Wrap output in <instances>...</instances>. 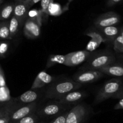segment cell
<instances>
[{
  "label": "cell",
  "instance_id": "6da1fadb",
  "mask_svg": "<svg viewBox=\"0 0 123 123\" xmlns=\"http://www.w3.org/2000/svg\"><path fill=\"white\" fill-rule=\"evenodd\" d=\"M82 84L69 78L55 79L50 84L45 87L44 100H60L70 92L78 90Z\"/></svg>",
  "mask_w": 123,
  "mask_h": 123
},
{
  "label": "cell",
  "instance_id": "7a4b0ae2",
  "mask_svg": "<svg viewBox=\"0 0 123 123\" xmlns=\"http://www.w3.org/2000/svg\"><path fill=\"white\" fill-rule=\"evenodd\" d=\"M116 62V56L109 49L91 52V54L80 70H98Z\"/></svg>",
  "mask_w": 123,
  "mask_h": 123
},
{
  "label": "cell",
  "instance_id": "3957f363",
  "mask_svg": "<svg viewBox=\"0 0 123 123\" xmlns=\"http://www.w3.org/2000/svg\"><path fill=\"white\" fill-rule=\"evenodd\" d=\"M47 102H40L36 110V114L40 119L56 117L64 112L69 110L73 106H66L58 100H48Z\"/></svg>",
  "mask_w": 123,
  "mask_h": 123
},
{
  "label": "cell",
  "instance_id": "277c9868",
  "mask_svg": "<svg viewBox=\"0 0 123 123\" xmlns=\"http://www.w3.org/2000/svg\"><path fill=\"white\" fill-rule=\"evenodd\" d=\"M123 86V79L120 77H114L106 81L95 96L94 104H98L107 99L113 98Z\"/></svg>",
  "mask_w": 123,
  "mask_h": 123
},
{
  "label": "cell",
  "instance_id": "5b68a950",
  "mask_svg": "<svg viewBox=\"0 0 123 123\" xmlns=\"http://www.w3.org/2000/svg\"><path fill=\"white\" fill-rule=\"evenodd\" d=\"M92 108L87 104L80 102L68 111L66 123H85L92 112Z\"/></svg>",
  "mask_w": 123,
  "mask_h": 123
},
{
  "label": "cell",
  "instance_id": "8992f818",
  "mask_svg": "<svg viewBox=\"0 0 123 123\" xmlns=\"http://www.w3.org/2000/svg\"><path fill=\"white\" fill-rule=\"evenodd\" d=\"M45 88L38 89H30L23 93L18 97L13 98L19 106L34 102H42L44 101Z\"/></svg>",
  "mask_w": 123,
  "mask_h": 123
},
{
  "label": "cell",
  "instance_id": "52a82bcc",
  "mask_svg": "<svg viewBox=\"0 0 123 123\" xmlns=\"http://www.w3.org/2000/svg\"><path fill=\"white\" fill-rule=\"evenodd\" d=\"M105 74L98 70H80L73 76V80L80 84H86L96 82L104 77Z\"/></svg>",
  "mask_w": 123,
  "mask_h": 123
},
{
  "label": "cell",
  "instance_id": "ba28073f",
  "mask_svg": "<svg viewBox=\"0 0 123 123\" xmlns=\"http://www.w3.org/2000/svg\"><path fill=\"white\" fill-rule=\"evenodd\" d=\"M121 20V17L115 12H108L98 16L94 21V25L97 28L115 26Z\"/></svg>",
  "mask_w": 123,
  "mask_h": 123
},
{
  "label": "cell",
  "instance_id": "9c48e42d",
  "mask_svg": "<svg viewBox=\"0 0 123 123\" xmlns=\"http://www.w3.org/2000/svg\"><path fill=\"white\" fill-rule=\"evenodd\" d=\"M40 102H34L26 104L21 105L14 109L10 115V123H13L26 116L36 112Z\"/></svg>",
  "mask_w": 123,
  "mask_h": 123
},
{
  "label": "cell",
  "instance_id": "30bf717a",
  "mask_svg": "<svg viewBox=\"0 0 123 123\" xmlns=\"http://www.w3.org/2000/svg\"><path fill=\"white\" fill-rule=\"evenodd\" d=\"M91 54V52L86 49L71 52L66 55L64 65L69 67L77 66L84 62H86Z\"/></svg>",
  "mask_w": 123,
  "mask_h": 123
},
{
  "label": "cell",
  "instance_id": "8fae6325",
  "mask_svg": "<svg viewBox=\"0 0 123 123\" xmlns=\"http://www.w3.org/2000/svg\"><path fill=\"white\" fill-rule=\"evenodd\" d=\"M88 96V94L85 90H75L70 92L58 100L61 103L66 106H74L81 102L84 99Z\"/></svg>",
  "mask_w": 123,
  "mask_h": 123
},
{
  "label": "cell",
  "instance_id": "7c38bea8",
  "mask_svg": "<svg viewBox=\"0 0 123 123\" xmlns=\"http://www.w3.org/2000/svg\"><path fill=\"white\" fill-rule=\"evenodd\" d=\"M24 34L30 39H36L40 37L41 25L35 19L28 17L24 24Z\"/></svg>",
  "mask_w": 123,
  "mask_h": 123
},
{
  "label": "cell",
  "instance_id": "4fadbf2b",
  "mask_svg": "<svg viewBox=\"0 0 123 123\" xmlns=\"http://www.w3.org/2000/svg\"><path fill=\"white\" fill-rule=\"evenodd\" d=\"M85 34L91 38L86 46V49L88 51H94L100 45L101 43L103 42H106L104 37L97 29L86 31L85 32Z\"/></svg>",
  "mask_w": 123,
  "mask_h": 123
},
{
  "label": "cell",
  "instance_id": "5bb4252c",
  "mask_svg": "<svg viewBox=\"0 0 123 123\" xmlns=\"http://www.w3.org/2000/svg\"><path fill=\"white\" fill-rule=\"evenodd\" d=\"M13 15L20 19L23 24L28 16L30 7L25 0H15ZM24 26V25H23Z\"/></svg>",
  "mask_w": 123,
  "mask_h": 123
},
{
  "label": "cell",
  "instance_id": "9a60e30c",
  "mask_svg": "<svg viewBox=\"0 0 123 123\" xmlns=\"http://www.w3.org/2000/svg\"><path fill=\"white\" fill-rule=\"evenodd\" d=\"M55 77L50 75L45 71H40L36 76L31 87V89H38L44 88L52 83Z\"/></svg>",
  "mask_w": 123,
  "mask_h": 123
},
{
  "label": "cell",
  "instance_id": "2e32d148",
  "mask_svg": "<svg viewBox=\"0 0 123 123\" xmlns=\"http://www.w3.org/2000/svg\"><path fill=\"white\" fill-rule=\"evenodd\" d=\"M98 70L103 72L105 75L121 78L123 77V63L121 62H115Z\"/></svg>",
  "mask_w": 123,
  "mask_h": 123
},
{
  "label": "cell",
  "instance_id": "e0dca14e",
  "mask_svg": "<svg viewBox=\"0 0 123 123\" xmlns=\"http://www.w3.org/2000/svg\"><path fill=\"white\" fill-rule=\"evenodd\" d=\"M97 29L102 34L106 42L114 43L117 37L120 35V28L116 26H109Z\"/></svg>",
  "mask_w": 123,
  "mask_h": 123
},
{
  "label": "cell",
  "instance_id": "ac0fdd59",
  "mask_svg": "<svg viewBox=\"0 0 123 123\" xmlns=\"http://www.w3.org/2000/svg\"><path fill=\"white\" fill-rule=\"evenodd\" d=\"M14 2H7L0 8V21L8 20L13 15Z\"/></svg>",
  "mask_w": 123,
  "mask_h": 123
},
{
  "label": "cell",
  "instance_id": "d6986e66",
  "mask_svg": "<svg viewBox=\"0 0 123 123\" xmlns=\"http://www.w3.org/2000/svg\"><path fill=\"white\" fill-rule=\"evenodd\" d=\"M24 25L20 19H18L15 16L13 15L9 19V30L10 33V37L13 39L17 34L18 33L20 27Z\"/></svg>",
  "mask_w": 123,
  "mask_h": 123
},
{
  "label": "cell",
  "instance_id": "ffe728a7",
  "mask_svg": "<svg viewBox=\"0 0 123 123\" xmlns=\"http://www.w3.org/2000/svg\"><path fill=\"white\" fill-rule=\"evenodd\" d=\"M66 62V55H60V54H51L49 56L47 60L46 68H49L56 64L64 65Z\"/></svg>",
  "mask_w": 123,
  "mask_h": 123
},
{
  "label": "cell",
  "instance_id": "44dd1931",
  "mask_svg": "<svg viewBox=\"0 0 123 123\" xmlns=\"http://www.w3.org/2000/svg\"><path fill=\"white\" fill-rule=\"evenodd\" d=\"M12 40L9 30V20L0 22V41Z\"/></svg>",
  "mask_w": 123,
  "mask_h": 123
},
{
  "label": "cell",
  "instance_id": "7402d4cb",
  "mask_svg": "<svg viewBox=\"0 0 123 123\" xmlns=\"http://www.w3.org/2000/svg\"><path fill=\"white\" fill-rule=\"evenodd\" d=\"M53 0H41V12L43 15V20L46 22L49 14V7L52 4Z\"/></svg>",
  "mask_w": 123,
  "mask_h": 123
},
{
  "label": "cell",
  "instance_id": "603a6c76",
  "mask_svg": "<svg viewBox=\"0 0 123 123\" xmlns=\"http://www.w3.org/2000/svg\"><path fill=\"white\" fill-rule=\"evenodd\" d=\"M40 118L35 112V113L26 116L13 123H37L38 122L40 121Z\"/></svg>",
  "mask_w": 123,
  "mask_h": 123
},
{
  "label": "cell",
  "instance_id": "cb8c5ba5",
  "mask_svg": "<svg viewBox=\"0 0 123 123\" xmlns=\"http://www.w3.org/2000/svg\"><path fill=\"white\" fill-rule=\"evenodd\" d=\"M10 40L0 41V58H4L8 54L10 47Z\"/></svg>",
  "mask_w": 123,
  "mask_h": 123
},
{
  "label": "cell",
  "instance_id": "d4e9b609",
  "mask_svg": "<svg viewBox=\"0 0 123 123\" xmlns=\"http://www.w3.org/2000/svg\"><path fill=\"white\" fill-rule=\"evenodd\" d=\"M69 110L66 111V112L62 113V114L58 116L55 117L52 121H51L48 123H66L67 116Z\"/></svg>",
  "mask_w": 123,
  "mask_h": 123
},
{
  "label": "cell",
  "instance_id": "484cf974",
  "mask_svg": "<svg viewBox=\"0 0 123 123\" xmlns=\"http://www.w3.org/2000/svg\"><path fill=\"white\" fill-rule=\"evenodd\" d=\"M6 77L2 67L0 65V87H7Z\"/></svg>",
  "mask_w": 123,
  "mask_h": 123
},
{
  "label": "cell",
  "instance_id": "4316f807",
  "mask_svg": "<svg viewBox=\"0 0 123 123\" xmlns=\"http://www.w3.org/2000/svg\"><path fill=\"white\" fill-rule=\"evenodd\" d=\"M114 46H118V47H123V36L121 35H119L115 41L113 43Z\"/></svg>",
  "mask_w": 123,
  "mask_h": 123
},
{
  "label": "cell",
  "instance_id": "83f0119b",
  "mask_svg": "<svg viewBox=\"0 0 123 123\" xmlns=\"http://www.w3.org/2000/svg\"><path fill=\"white\" fill-rule=\"evenodd\" d=\"M123 0H108L107 2V6L108 7H113V6H115V5L118 4Z\"/></svg>",
  "mask_w": 123,
  "mask_h": 123
},
{
  "label": "cell",
  "instance_id": "f1b7e54d",
  "mask_svg": "<svg viewBox=\"0 0 123 123\" xmlns=\"http://www.w3.org/2000/svg\"><path fill=\"white\" fill-rule=\"evenodd\" d=\"M114 109L115 110L123 109V99H120L118 102L115 105Z\"/></svg>",
  "mask_w": 123,
  "mask_h": 123
},
{
  "label": "cell",
  "instance_id": "f546056e",
  "mask_svg": "<svg viewBox=\"0 0 123 123\" xmlns=\"http://www.w3.org/2000/svg\"><path fill=\"white\" fill-rule=\"evenodd\" d=\"M113 98L118 99V100L123 99V86L121 88V89H120V91L113 97Z\"/></svg>",
  "mask_w": 123,
  "mask_h": 123
},
{
  "label": "cell",
  "instance_id": "4dcf8cb0",
  "mask_svg": "<svg viewBox=\"0 0 123 123\" xmlns=\"http://www.w3.org/2000/svg\"><path fill=\"white\" fill-rule=\"evenodd\" d=\"M25 1H26V2H27V4H28L29 7L31 8L32 6H33L34 5L37 4V2H40L41 0H25Z\"/></svg>",
  "mask_w": 123,
  "mask_h": 123
},
{
  "label": "cell",
  "instance_id": "1f68e13d",
  "mask_svg": "<svg viewBox=\"0 0 123 123\" xmlns=\"http://www.w3.org/2000/svg\"><path fill=\"white\" fill-rule=\"evenodd\" d=\"M114 49L117 53L123 54V47L118 46H114Z\"/></svg>",
  "mask_w": 123,
  "mask_h": 123
},
{
  "label": "cell",
  "instance_id": "d6a6232c",
  "mask_svg": "<svg viewBox=\"0 0 123 123\" xmlns=\"http://www.w3.org/2000/svg\"><path fill=\"white\" fill-rule=\"evenodd\" d=\"M117 58L119 59V60H120L121 62L123 63V54L117 53Z\"/></svg>",
  "mask_w": 123,
  "mask_h": 123
},
{
  "label": "cell",
  "instance_id": "836d02e7",
  "mask_svg": "<svg viewBox=\"0 0 123 123\" xmlns=\"http://www.w3.org/2000/svg\"><path fill=\"white\" fill-rule=\"evenodd\" d=\"M120 34L123 36V25L120 28Z\"/></svg>",
  "mask_w": 123,
  "mask_h": 123
},
{
  "label": "cell",
  "instance_id": "e575fe53",
  "mask_svg": "<svg viewBox=\"0 0 123 123\" xmlns=\"http://www.w3.org/2000/svg\"><path fill=\"white\" fill-rule=\"evenodd\" d=\"M45 123V122H44V121H39V122H38V123Z\"/></svg>",
  "mask_w": 123,
  "mask_h": 123
},
{
  "label": "cell",
  "instance_id": "d590c367",
  "mask_svg": "<svg viewBox=\"0 0 123 123\" xmlns=\"http://www.w3.org/2000/svg\"><path fill=\"white\" fill-rule=\"evenodd\" d=\"M2 2H3V0H0V5H1V4H2Z\"/></svg>",
  "mask_w": 123,
  "mask_h": 123
},
{
  "label": "cell",
  "instance_id": "8d00e7d4",
  "mask_svg": "<svg viewBox=\"0 0 123 123\" xmlns=\"http://www.w3.org/2000/svg\"><path fill=\"white\" fill-rule=\"evenodd\" d=\"M1 108H2V107H1V106H0V110H1Z\"/></svg>",
  "mask_w": 123,
  "mask_h": 123
},
{
  "label": "cell",
  "instance_id": "74e56055",
  "mask_svg": "<svg viewBox=\"0 0 123 123\" xmlns=\"http://www.w3.org/2000/svg\"><path fill=\"white\" fill-rule=\"evenodd\" d=\"M13 1H15V0H13Z\"/></svg>",
  "mask_w": 123,
  "mask_h": 123
}]
</instances>
